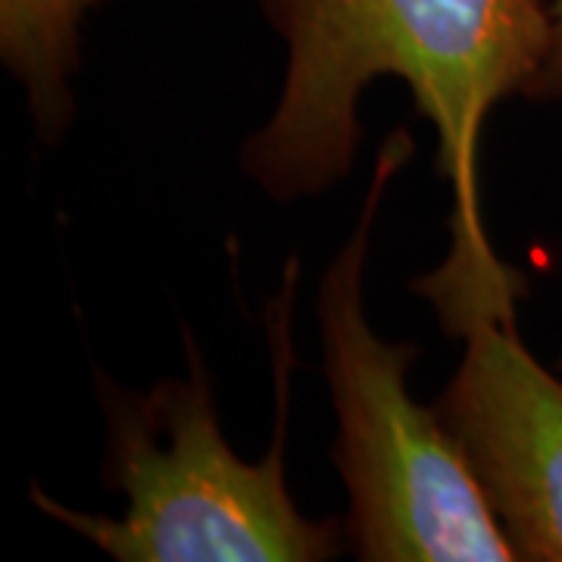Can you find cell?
<instances>
[{
    "instance_id": "cell-1",
    "label": "cell",
    "mask_w": 562,
    "mask_h": 562,
    "mask_svg": "<svg viewBox=\"0 0 562 562\" xmlns=\"http://www.w3.org/2000/svg\"><path fill=\"white\" fill-rule=\"evenodd\" d=\"M260 10L284 41V76L241 144L247 179L279 203L344 181L360 150L362 91L401 79L438 132L450 220H484V122L513 94L531 101L553 47L547 0H260Z\"/></svg>"
},
{
    "instance_id": "cell-2",
    "label": "cell",
    "mask_w": 562,
    "mask_h": 562,
    "mask_svg": "<svg viewBox=\"0 0 562 562\" xmlns=\"http://www.w3.org/2000/svg\"><path fill=\"white\" fill-rule=\"evenodd\" d=\"M297 260L269 303L276 428L266 457L241 460L222 435L216 394L194 335L184 328V375L128 391L98 369L106 419L103 484L125 497L122 516L81 513L32 484V503L116 562H325L350 547L344 519H310L284 479Z\"/></svg>"
},
{
    "instance_id": "cell-5",
    "label": "cell",
    "mask_w": 562,
    "mask_h": 562,
    "mask_svg": "<svg viewBox=\"0 0 562 562\" xmlns=\"http://www.w3.org/2000/svg\"><path fill=\"white\" fill-rule=\"evenodd\" d=\"M106 0H0V63L20 81L35 135L60 144L76 116L81 22Z\"/></svg>"
},
{
    "instance_id": "cell-3",
    "label": "cell",
    "mask_w": 562,
    "mask_h": 562,
    "mask_svg": "<svg viewBox=\"0 0 562 562\" xmlns=\"http://www.w3.org/2000/svg\"><path fill=\"white\" fill-rule=\"evenodd\" d=\"M416 144L397 128L379 147L350 238L319 281L322 362L338 419L331 460L347 487V541L362 562H519L438 409L413 401L419 344L384 341L362 281L384 191Z\"/></svg>"
},
{
    "instance_id": "cell-6",
    "label": "cell",
    "mask_w": 562,
    "mask_h": 562,
    "mask_svg": "<svg viewBox=\"0 0 562 562\" xmlns=\"http://www.w3.org/2000/svg\"><path fill=\"white\" fill-rule=\"evenodd\" d=\"M550 16H553V47L543 66L541 79L535 85L531 101H557L562 98V0H550Z\"/></svg>"
},
{
    "instance_id": "cell-4",
    "label": "cell",
    "mask_w": 562,
    "mask_h": 562,
    "mask_svg": "<svg viewBox=\"0 0 562 562\" xmlns=\"http://www.w3.org/2000/svg\"><path fill=\"white\" fill-rule=\"evenodd\" d=\"M462 360L435 409L519 562H562V372L531 357L516 306L525 279L484 220L450 222V250L413 281Z\"/></svg>"
},
{
    "instance_id": "cell-7",
    "label": "cell",
    "mask_w": 562,
    "mask_h": 562,
    "mask_svg": "<svg viewBox=\"0 0 562 562\" xmlns=\"http://www.w3.org/2000/svg\"><path fill=\"white\" fill-rule=\"evenodd\" d=\"M557 369H560V372H562V357H560V360H557Z\"/></svg>"
}]
</instances>
